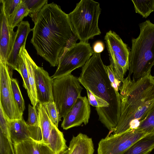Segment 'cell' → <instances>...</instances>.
Instances as JSON below:
<instances>
[{
	"instance_id": "cell-19",
	"label": "cell",
	"mask_w": 154,
	"mask_h": 154,
	"mask_svg": "<svg viewBox=\"0 0 154 154\" xmlns=\"http://www.w3.org/2000/svg\"><path fill=\"white\" fill-rule=\"evenodd\" d=\"M19 54L23 58L27 70L31 93V98L30 100L32 106L36 107L38 102L35 86L34 72V66L35 63L26 49L25 46L22 47Z\"/></svg>"
},
{
	"instance_id": "cell-28",
	"label": "cell",
	"mask_w": 154,
	"mask_h": 154,
	"mask_svg": "<svg viewBox=\"0 0 154 154\" xmlns=\"http://www.w3.org/2000/svg\"><path fill=\"white\" fill-rule=\"evenodd\" d=\"M49 117L52 123L58 128L59 119V113L56 105L54 101L43 103Z\"/></svg>"
},
{
	"instance_id": "cell-15",
	"label": "cell",
	"mask_w": 154,
	"mask_h": 154,
	"mask_svg": "<svg viewBox=\"0 0 154 154\" xmlns=\"http://www.w3.org/2000/svg\"><path fill=\"white\" fill-rule=\"evenodd\" d=\"M15 37L6 63L12 69L19 72V54L21 48L25 46L27 36L32 30L28 21H22L17 26Z\"/></svg>"
},
{
	"instance_id": "cell-2",
	"label": "cell",
	"mask_w": 154,
	"mask_h": 154,
	"mask_svg": "<svg viewBox=\"0 0 154 154\" xmlns=\"http://www.w3.org/2000/svg\"><path fill=\"white\" fill-rule=\"evenodd\" d=\"M78 78L86 89L90 104L96 107L99 120L113 132L120 118L121 96L111 85L101 53L94 52Z\"/></svg>"
},
{
	"instance_id": "cell-5",
	"label": "cell",
	"mask_w": 154,
	"mask_h": 154,
	"mask_svg": "<svg viewBox=\"0 0 154 154\" xmlns=\"http://www.w3.org/2000/svg\"><path fill=\"white\" fill-rule=\"evenodd\" d=\"M101 9L93 0H81L68 14L74 32L80 41L86 42L100 35L98 25Z\"/></svg>"
},
{
	"instance_id": "cell-22",
	"label": "cell",
	"mask_w": 154,
	"mask_h": 154,
	"mask_svg": "<svg viewBox=\"0 0 154 154\" xmlns=\"http://www.w3.org/2000/svg\"><path fill=\"white\" fill-rule=\"evenodd\" d=\"M132 1L136 12L140 14L143 17L147 18L151 13L154 11V0H132Z\"/></svg>"
},
{
	"instance_id": "cell-9",
	"label": "cell",
	"mask_w": 154,
	"mask_h": 154,
	"mask_svg": "<svg viewBox=\"0 0 154 154\" xmlns=\"http://www.w3.org/2000/svg\"><path fill=\"white\" fill-rule=\"evenodd\" d=\"M36 107L42 134L41 142L54 154H61L68 148L63 133L52 123L43 104L38 103Z\"/></svg>"
},
{
	"instance_id": "cell-6",
	"label": "cell",
	"mask_w": 154,
	"mask_h": 154,
	"mask_svg": "<svg viewBox=\"0 0 154 154\" xmlns=\"http://www.w3.org/2000/svg\"><path fill=\"white\" fill-rule=\"evenodd\" d=\"M53 79V100L61 121L81 96L83 88L78 78L71 73Z\"/></svg>"
},
{
	"instance_id": "cell-30",
	"label": "cell",
	"mask_w": 154,
	"mask_h": 154,
	"mask_svg": "<svg viewBox=\"0 0 154 154\" xmlns=\"http://www.w3.org/2000/svg\"><path fill=\"white\" fill-rule=\"evenodd\" d=\"M26 122L29 126L40 127L37 108L30 104L28 105V117Z\"/></svg>"
},
{
	"instance_id": "cell-18",
	"label": "cell",
	"mask_w": 154,
	"mask_h": 154,
	"mask_svg": "<svg viewBox=\"0 0 154 154\" xmlns=\"http://www.w3.org/2000/svg\"><path fill=\"white\" fill-rule=\"evenodd\" d=\"M68 150L67 154H93L94 148L92 139L85 134L79 133L73 136Z\"/></svg>"
},
{
	"instance_id": "cell-32",
	"label": "cell",
	"mask_w": 154,
	"mask_h": 154,
	"mask_svg": "<svg viewBox=\"0 0 154 154\" xmlns=\"http://www.w3.org/2000/svg\"><path fill=\"white\" fill-rule=\"evenodd\" d=\"M0 154H13L8 140L0 131Z\"/></svg>"
},
{
	"instance_id": "cell-29",
	"label": "cell",
	"mask_w": 154,
	"mask_h": 154,
	"mask_svg": "<svg viewBox=\"0 0 154 154\" xmlns=\"http://www.w3.org/2000/svg\"><path fill=\"white\" fill-rule=\"evenodd\" d=\"M23 0H0L6 16L8 20Z\"/></svg>"
},
{
	"instance_id": "cell-7",
	"label": "cell",
	"mask_w": 154,
	"mask_h": 154,
	"mask_svg": "<svg viewBox=\"0 0 154 154\" xmlns=\"http://www.w3.org/2000/svg\"><path fill=\"white\" fill-rule=\"evenodd\" d=\"M94 53L88 41H80L67 46L60 54L57 69L51 78L54 79L64 76L82 67Z\"/></svg>"
},
{
	"instance_id": "cell-3",
	"label": "cell",
	"mask_w": 154,
	"mask_h": 154,
	"mask_svg": "<svg viewBox=\"0 0 154 154\" xmlns=\"http://www.w3.org/2000/svg\"><path fill=\"white\" fill-rule=\"evenodd\" d=\"M120 116L113 134L137 129L154 105V79L149 72L135 80L128 76L119 89Z\"/></svg>"
},
{
	"instance_id": "cell-11",
	"label": "cell",
	"mask_w": 154,
	"mask_h": 154,
	"mask_svg": "<svg viewBox=\"0 0 154 154\" xmlns=\"http://www.w3.org/2000/svg\"><path fill=\"white\" fill-rule=\"evenodd\" d=\"M146 135L137 129L118 134H108L99 141L97 154H123L134 143Z\"/></svg>"
},
{
	"instance_id": "cell-33",
	"label": "cell",
	"mask_w": 154,
	"mask_h": 154,
	"mask_svg": "<svg viewBox=\"0 0 154 154\" xmlns=\"http://www.w3.org/2000/svg\"><path fill=\"white\" fill-rule=\"evenodd\" d=\"M105 45L101 41H97L94 44L93 50L94 53H101L103 51Z\"/></svg>"
},
{
	"instance_id": "cell-23",
	"label": "cell",
	"mask_w": 154,
	"mask_h": 154,
	"mask_svg": "<svg viewBox=\"0 0 154 154\" xmlns=\"http://www.w3.org/2000/svg\"><path fill=\"white\" fill-rule=\"evenodd\" d=\"M29 11V15L34 23L36 22L38 13L43 7L48 4L47 0H23Z\"/></svg>"
},
{
	"instance_id": "cell-25",
	"label": "cell",
	"mask_w": 154,
	"mask_h": 154,
	"mask_svg": "<svg viewBox=\"0 0 154 154\" xmlns=\"http://www.w3.org/2000/svg\"><path fill=\"white\" fill-rule=\"evenodd\" d=\"M137 129L147 134L154 135V105Z\"/></svg>"
},
{
	"instance_id": "cell-16",
	"label": "cell",
	"mask_w": 154,
	"mask_h": 154,
	"mask_svg": "<svg viewBox=\"0 0 154 154\" xmlns=\"http://www.w3.org/2000/svg\"><path fill=\"white\" fill-rule=\"evenodd\" d=\"M0 3V60L6 62L13 46L16 32L9 26L3 5Z\"/></svg>"
},
{
	"instance_id": "cell-1",
	"label": "cell",
	"mask_w": 154,
	"mask_h": 154,
	"mask_svg": "<svg viewBox=\"0 0 154 154\" xmlns=\"http://www.w3.org/2000/svg\"><path fill=\"white\" fill-rule=\"evenodd\" d=\"M32 29L31 42L37 54L53 67L57 66L59 57L64 49L78 39L68 14L54 2L42 9Z\"/></svg>"
},
{
	"instance_id": "cell-20",
	"label": "cell",
	"mask_w": 154,
	"mask_h": 154,
	"mask_svg": "<svg viewBox=\"0 0 154 154\" xmlns=\"http://www.w3.org/2000/svg\"><path fill=\"white\" fill-rule=\"evenodd\" d=\"M154 149V135L147 134L132 145L123 154H149Z\"/></svg>"
},
{
	"instance_id": "cell-13",
	"label": "cell",
	"mask_w": 154,
	"mask_h": 154,
	"mask_svg": "<svg viewBox=\"0 0 154 154\" xmlns=\"http://www.w3.org/2000/svg\"><path fill=\"white\" fill-rule=\"evenodd\" d=\"M10 128L13 143L30 139L41 142L42 137L40 127L29 126L23 117L20 119L10 120Z\"/></svg>"
},
{
	"instance_id": "cell-35",
	"label": "cell",
	"mask_w": 154,
	"mask_h": 154,
	"mask_svg": "<svg viewBox=\"0 0 154 154\" xmlns=\"http://www.w3.org/2000/svg\"><path fill=\"white\" fill-rule=\"evenodd\" d=\"M153 77L154 79V76H153Z\"/></svg>"
},
{
	"instance_id": "cell-17",
	"label": "cell",
	"mask_w": 154,
	"mask_h": 154,
	"mask_svg": "<svg viewBox=\"0 0 154 154\" xmlns=\"http://www.w3.org/2000/svg\"><path fill=\"white\" fill-rule=\"evenodd\" d=\"M15 154H54L44 143L32 139L13 143Z\"/></svg>"
},
{
	"instance_id": "cell-27",
	"label": "cell",
	"mask_w": 154,
	"mask_h": 154,
	"mask_svg": "<svg viewBox=\"0 0 154 154\" xmlns=\"http://www.w3.org/2000/svg\"><path fill=\"white\" fill-rule=\"evenodd\" d=\"M19 73L23 80V86L26 90L28 96L30 99L31 93L27 69L25 62L23 57L19 54Z\"/></svg>"
},
{
	"instance_id": "cell-4",
	"label": "cell",
	"mask_w": 154,
	"mask_h": 154,
	"mask_svg": "<svg viewBox=\"0 0 154 154\" xmlns=\"http://www.w3.org/2000/svg\"><path fill=\"white\" fill-rule=\"evenodd\" d=\"M139 35L132 39L128 76L137 80L151 72L154 65V24L149 20L139 24Z\"/></svg>"
},
{
	"instance_id": "cell-21",
	"label": "cell",
	"mask_w": 154,
	"mask_h": 154,
	"mask_svg": "<svg viewBox=\"0 0 154 154\" xmlns=\"http://www.w3.org/2000/svg\"><path fill=\"white\" fill-rule=\"evenodd\" d=\"M23 0L8 20L9 26L13 29L17 26L22 21L23 18L29 14V11Z\"/></svg>"
},
{
	"instance_id": "cell-14",
	"label": "cell",
	"mask_w": 154,
	"mask_h": 154,
	"mask_svg": "<svg viewBox=\"0 0 154 154\" xmlns=\"http://www.w3.org/2000/svg\"><path fill=\"white\" fill-rule=\"evenodd\" d=\"M34 72L38 103L43 104L54 101L53 79L42 67L38 66L36 63Z\"/></svg>"
},
{
	"instance_id": "cell-24",
	"label": "cell",
	"mask_w": 154,
	"mask_h": 154,
	"mask_svg": "<svg viewBox=\"0 0 154 154\" xmlns=\"http://www.w3.org/2000/svg\"><path fill=\"white\" fill-rule=\"evenodd\" d=\"M10 120L5 114L2 106H0V131L8 140L12 149L13 154H15L11 140L10 128Z\"/></svg>"
},
{
	"instance_id": "cell-31",
	"label": "cell",
	"mask_w": 154,
	"mask_h": 154,
	"mask_svg": "<svg viewBox=\"0 0 154 154\" xmlns=\"http://www.w3.org/2000/svg\"><path fill=\"white\" fill-rule=\"evenodd\" d=\"M105 68L112 85L116 91H119L122 82L118 78L111 65H105Z\"/></svg>"
},
{
	"instance_id": "cell-26",
	"label": "cell",
	"mask_w": 154,
	"mask_h": 154,
	"mask_svg": "<svg viewBox=\"0 0 154 154\" xmlns=\"http://www.w3.org/2000/svg\"><path fill=\"white\" fill-rule=\"evenodd\" d=\"M11 85L15 103L20 112L23 114L25 109V103L18 83L16 79L12 78Z\"/></svg>"
},
{
	"instance_id": "cell-12",
	"label": "cell",
	"mask_w": 154,
	"mask_h": 154,
	"mask_svg": "<svg viewBox=\"0 0 154 154\" xmlns=\"http://www.w3.org/2000/svg\"><path fill=\"white\" fill-rule=\"evenodd\" d=\"M91 107L86 96H80L63 118L61 127L67 130L75 127L80 126L82 123L87 124L91 114Z\"/></svg>"
},
{
	"instance_id": "cell-34",
	"label": "cell",
	"mask_w": 154,
	"mask_h": 154,
	"mask_svg": "<svg viewBox=\"0 0 154 154\" xmlns=\"http://www.w3.org/2000/svg\"><path fill=\"white\" fill-rule=\"evenodd\" d=\"M68 152V149L66 150L65 151L63 152L62 153H61V154H67Z\"/></svg>"
},
{
	"instance_id": "cell-8",
	"label": "cell",
	"mask_w": 154,
	"mask_h": 154,
	"mask_svg": "<svg viewBox=\"0 0 154 154\" xmlns=\"http://www.w3.org/2000/svg\"><path fill=\"white\" fill-rule=\"evenodd\" d=\"M110 65L118 78L122 82L129 69L130 51L126 44L115 32L111 30L104 37Z\"/></svg>"
},
{
	"instance_id": "cell-10",
	"label": "cell",
	"mask_w": 154,
	"mask_h": 154,
	"mask_svg": "<svg viewBox=\"0 0 154 154\" xmlns=\"http://www.w3.org/2000/svg\"><path fill=\"white\" fill-rule=\"evenodd\" d=\"M12 70L5 61L0 60V106L11 121L23 117L13 97L11 85Z\"/></svg>"
}]
</instances>
